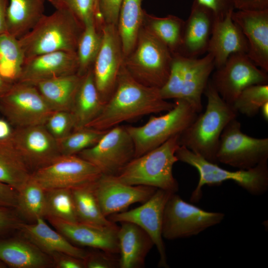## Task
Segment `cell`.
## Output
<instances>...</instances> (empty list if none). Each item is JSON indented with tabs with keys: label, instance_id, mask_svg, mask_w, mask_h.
<instances>
[{
	"label": "cell",
	"instance_id": "5bb4252c",
	"mask_svg": "<svg viewBox=\"0 0 268 268\" xmlns=\"http://www.w3.org/2000/svg\"><path fill=\"white\" fill-rule=\"evenodd\" d=\"M101 37V46L92 68L96 88L105 104L115 90L124 58L117 25L104 23Z\"/></svg>",
	"mask_w": 268,
	"mask_h": 268
},
{
	"label": "cell",
	"instance_id": "b9f144b4",
	"mask_svg": "<svg viewBox=\"0 0 268 268\" xmlns=\"http://www.w3.org/2000/svg\"><path fill=\"white\" fill-rule=\"evenodd\" d=\"M44 125L57 140L67 136L74 129L73 116L70 112L66 111H53Z\"/></svg>",
	"mask_w": 268,
	"mask_h": 268
},
{
	"label": "cell",
	"instance_id": "52a82bcc",
	"mask_svg": "<svg viewBox=\"0 0 268 268\" xmlns=\"http://www.w3.org/2000/svg\"><path fill=\"white\" fill-rule=\"evenodd\" d=\"M197 116L198 113L186 100L177 99L175 100L173 108L165 114L151 116L142 126H126L134 145V158L180 134Z\"/></svg>",
	"mask_w": 268,
	"mask_h": 268
},
{
	"label": "cell",
	"instance_id": "ee69618b",
	"mask_svg": "<svg viewBox=\"0 0 268 268\" xmlns=\"http://www.w3.org/2000/svg\"><path fill=\"white\" fill-rule=\"evenodd\" d=\"M112 254L102 252L89 254L84 260L86 268H114L119 266V260L116 261Z\"/></svg>",
	"mask_w": 268,
	"mask_h": 268
},
{
	"label": "cell",
	"instance_id": "8992f818",
	"mask_svg": "<svg viewBox=\"0 0 268 268\" xmlns=\"http://www.w3.org/2000/svg\"><path fill=\"white\" fill-rule=\"evenodd\" d=\"M173 54L146 27H141L135 46L123 65L140 83L160 88L167 81Z\"/></svg>",
	"mask_w": 268,
	"mask_h": 268
},
{
	"label": "cell",
	"instance_id": "1f68e13d",
	"mask_svg": "<svg viewBox=\"0 0 268 268\" xmlns=\"http://www.w3.org/2000/svg\"><path fill=\"white\" fill-rule=\"evenodd\" d=\"M95 182L71 189L78 221L95 225H113L115 223L102 212L95 192Z\"/></svg>",
	"mask_w": 268,
	"mask_h": 268
},
{
	"label": "cell",
	"instance_id": "7bdbcfd3",
	"mask_svg": "<svg viewBox=\"0 0 268 268\" xmlns=\"http://www.w3.org/2000/svg\"><path fill=\"white\" fill-rule=\"evenodd\" d=\"M123 0H99V8L103 23L117 26Z\"/></svg>",
	"mask_w": 268,
	"mask_h": 268
},
{
	"label": "cell",
	"instance_id": "7c38bea8",
	"mask_svg": "<svg viewBox=\"0 0 268 268\" xmlns=\"http://www.w3.org/2000/svg\"><path fill=\"white\" fill-rule=\"evenodd\" d=\"M100 170L77 155H61L50 164L33 171L30 178L45 190L72 189L96 182Z\"/></svg>",
	"mask_w": 268,
	"mask_h": 268
},
{
	"label": "cell",
	"instance_id": "74e56055",
	"mask_svg": "<svg viewBox=\"0 0 268 268\" xmlns=\"http://www.w3.org/2000/svg\"><path fill=\"white\" fill-rule=\"evenodd\" d=\"M107 131L87 127L73 130L57 140L61 154L77 155L95 144Z\"/></svg>",
	"mask_w": 268,
	"mask_h": 268
},
{
	"label": "cell",
	"instance_id": "11a10c76",
	"mask_svg": "<svg viewBox=\"0 0 268 268\" xmlns=\"http://www.w3.org/2000/svg\"><path fill=\"white\" fill-rule=\"evenodd\" d=\"M260 111L265 121L268 120V101L263 104L260 108Z\"/></svg>",
	"mask_w": 268,
	"mask_h": 268
},
{
	"label": "cell",
	"instance_id": "9a60e30c",
	"mask_svg": "<svg viewBox=\"0 0 268 268\" xmlns=\"http://www.w3.org/2000/svg\"><path fill=\"white\" fill-rule=\"evenodd\" d=\"M173 193H174L158 189L139 207L108 216V219L113 222H131L143 230L158 252L160 258L158 266L166 268H169V266L162 234L163 217L166 202Z\"/></svg>",
	"mask_w": 268,
	"mask_h": 268
},
{
	"label": "cell",
	"instance_id": "30bf717a",
	"mask_svg": "<svg viewBox=\"0 0 268 268\" xmlns=\"http://www.w3.org/2000/svg\"><path fill=\"white\" fill-rule=\"evenodd\" d=\"M53 111L30 83L16 82L0 98V112L13 128L44 125Z\"/></svg>",
	"mask_w": 268,
	"mask_h": 268
},
{
	"label": "cell",
	"instance_id": "e0dca14e",
	"mask_svg": "<svg viewBox=\"0 0 268 268\" xmlns=\"http://www.w3.org/2000/svg\"><path fill=\"white\" fill-rule=\"evenodd\" d=\"M157 189L146 186L128 185L119 181L116 176L102 174L94 184L98 202L106 217L124 211L133 203L144 202Z\"/></svg>",
	"mask_w": 268,
	"mask_h": 268
},
{
	"label": "cell",
	"instance_id": "7402d4cb",
	"mask_svg": "<svg viewBox=\"0 0 268 268\" xmlns=\"http://www.w3.org/2000/svg\"><path fill=\"white\" fill-rule=\"evenodd\" d=\"M233 11L222 18L215 19L207 53L213 56L216 68L222 66L231 55L248 52L247 40L232 18Z\"/></svg>",
	"mask_w": 268,
	"mask_h": 268
},
{
	"label": "cell",
	"instance_id": "277c9868",
	"mask_svg": "<svg viewBox=\"0 0 268 268\" xmlns=\"http://www.w3.org/2000/svg\"><path fill=\"white\" fill-rule=\"evenodd\" d=\"M179 134L160 146L134 158L116 176L130 185H142L176 193L179 189L173 174V167L178 159L176 152L180 146Z\"/></svg>",
	"mask_w": 268,
	"mask_h": 268
},
{
	"label": "cell",
	"instance_id": "3957f363",
	"mask_svg": "<svg viewBox=\"0 0 268 268\" xmlns=\"http://www.w3.org/2000/svg\"><path fill=\"white\" fill-rule=\"evenodd\" d=\"M83 26L70 11L56 9L44 14L26 34L18 39L25 60L57 51H76Z\"/></svg>",
	"mask_w": 268,
	"mask_h": 268
},
{
	"label": "cell",
	"instance_id": "f35d334b",
	"mask_svg": "<svg viewBox=\"0 0 268 268\" xmlns=\"http://www.w3.org/2000/svg\"><path fill=\"white\" fill-rule=\"evenodd\" d=\"M268 101V84H255L244 89L232 107L235 111L249 117L256 116L262 105Z\"/></svg>",
	"mask_w": 268,
	"mask_h": 268
},
{
	"label": "cell",
	"instance_id": "9c48e42d",
	"mask_svg": "<svg viewBox=\"0 0 268 268\" xmlns=\"http://www.w3.org/2000/svg\"><path fill=\"white\" fill-rule=\"evenodd\" d=\"M224 214L209 212L184 201L172 194L165 206L162 223L163 238L168 240L198 235L209 227L220 223Z\"/></svg>",
	"mask_w": 268,
	"mask_h": 268
},
{
	"label": "cell",
	"instance_id": "d6986e66",
	"mask_svg": "<svg viewBox=\"0 0 268 268\" xmlns=\"http://www.w3.org/2000/svg\"><path fill=\"white\" fill-rule=\"evenodd\" d=\"M233 20L240 27L249 46L247 55L260 68L268 72V9L233 11Z\"/></svg>",
	"mask_w": 268,
	"mask_h": 268
},
{
	"label": "cell",
	"instance_id": "816d5d0a",
	"mask_svg": "<svg viewBox=\"0 0 268 268\" xmlns=\"http://www.w3.org/2000/svg\"><path fill=\"white\" fill-rule=\"evenodd\" d=\"M13 130V128L7 120L0 119V140L9 138Z\"/></svg>",
	"mask_w": 268,
	"mask_h": 268
},
{
	"label": "cell",
	"instance_id": "7a4b0ae2",
	"mask_svg": "<svg viewBox=\"0 0 268 268\" xmlns=\"http://www.w3.org/2000/svg\"><path fill=\"white\" fill-rule=\"evenodd\" d=\"M203 93L207 99L206 109L180 134L179 142L207 161L217 164L221 134L227 124L236 118L237 113L221 98L209 80Z\"/></svg>",
	"mask_w": 268,
	"mask_h": 268
},
{
	"label": "cell",
	"instance_id": "2e32d148",
	"mask_svg": "<svg viewBox=\"0 0 268 268\" xmlns=\"http://www.w3.org/2000/svg\"><path fill=\"white\" fill-rule=\"evenodd\" d=\"M9 138L32 172L61 155L57 140L44 125L13 128Z\"/></svg>",
	"mask_w": 268,
	"mask_h": 268
},
{
	"label": "cell",
	"instance_id": "484cf974",
	"mask_svg": "<svg viewBox=\"0 0 268 268\" xmlns=\"http://www.w3.org/2000/svg\"><path fill=\"white\" fill-rule=\"evenodd\" d=\"M213 56L207 53L201 58L185 57L180 97L186 100L198 114L202 109L201 96L214 68Z\"/></svg>",
	"mask_w": 268,
	"mask_h": 268
},
{
	"label": "cell",
	"instance_id": "5b68a950",
	"mask_svg": "<svg viewBox=\"0 0 268 268\" xmlns=\"http://www.w3.org/2000/svg\"><path fill=\"white\" fill-rule=\"evenodd\" d=\"M176 155L178 161L194 167L199 173L198 185L190 198L192 202L200 200L204 185H219L226 181H234L253 195H263L268 189V162L248 170L231 171L220 167L217 164L207 161L182 145L176 150Z\"/></svg>",
	"mask_w": 268,
	"mask_h": 268
},
{
	"label": "cell",
	"instance_id": "d4e9b609",
	"mask_svg": "<svg viewBox=\"0 0 268 268\" xmlns=\"http://www.w3.org/2000/svg\"><path fill=\"white\" fill-rule=\"evenodd\" d=\"M121 223L118 231L119 266L121 268H141L154 244L148 234L137 225L128 222Z\"/></svg>",
	"mask_w": 268,
	"mask_h": 268
},
{
	"label": "cell",
	"instance_id": "44dd1931",
	"mask_svg": "<svg viewBox=\"0 0 268 268\" xmlns=\"http://www.w3.org/2000/svg\"><path fill=\"white\" fill-rule=\"evenodd\" d=\"M214 22L213 12L194 0L190 15L184 22L182 43L177 54L197 58L207 53Z\"/></svg>",
	"mask_w": 268,
	"mask_h": 268
},
{
	"label": "cell",
	"instance_id": "4dcf8cb0",
	"mask_svg": "<svg viewBox=\"0 0 268 268\" xmlns=\"http://www.w3.org/2000/svg\"><path fill=\"white\" fill-rule=\"evenodd\" d=\"M142 0H123L120 10L117 29L124 59L134 50L144 17Z\"/></svg>",
	"mask_w": 268,
	"mask_h": 268
},
{
	"label": "cell",
	"instance_id": "8d00e7d4",
	"mask_svg": "<svg viewBox=\"0 0 268 268\" xmlns=\"http://www.w3.org/2000/svg\"><path fill=\"white\" fill-rule=\"evenodd\" d=\"M46 215L66 221L78 222L72 191L67 188L45 190Z\"/></svg>",
	"mask_w": 268,
	"mask_h": 268
},
{
	"label": "cell",
	"instance_id": "f5cc1de1",
	"mask_svg": "<svg viewBox=\"0 0 268 268\" xmlns=\"http://www.w3.org/2000/svg\"><path fill=\"white\" fill-rule=\"evenodd\" d=\"M12 84L5 80L0 75V98L9 90Z\"/></svg>",
	"mask_w": 268,
	"mask_h": 268
},
{
	"label": "cell",
	"instance_id": "ab89813d",
	"mask_svg": "<svg viewBox=\"0 0 268 268\" xmlns=\"http://www.w3.org/2000/svg\"><path fill=\"white\" fill-rule=\"evenodd\" d=\"M185 57L173 54L168 78L159 89L162 98L165 100L177 99L180 97L185 69Z\"/></svg>",
	"mask_w": 268,
	"mask_h": 268
},
{
	"label": "cell",
	"instance_id": "c3c4849f",
	"mask_svg": "<svg viewBox=\"0 0 268 268\" xmlns=\"http://www.w3.org/2000/svg\"><path fill=\"white\" fill-rule=\"evenodd\" d=\"M18 191L11 186L0 181V208L15 209L17 204Z\"/></svg>",
	"mask_w": 268,
	"mask_h": 268
},
{
	"label": "cell",
	"instance_id": "6da1fadb",
	"mask_svg": "<svg viewBox=\"0 0 268 268\" xmlns=\"http://www.w3.org/2000/svg\"><path fill=\"white\" fill-rule=\"evenodd\" d=\"M174 106V103L162 98L159 88L140 83L123 64L113 94L99 115L86 127L108 130L124 122L167 112Z\"/></svg>",
	"mask_w": 268,
	"mask_h": 268
},
{
	"label": "cell",
	"instance_id": "bcb514c9",
	"mask_svg": "<svg viewBox=\"0 0 268 268\" xmlns=\"http://www.w3.org/2000/svg\"><path fill=\"white\" fill-rule=\"evenodd\" d=\"M21 222L14 209L0 208V236L15 229L18 230Z\"/></svg>",
	"mask_w": 268,
	"mask_h": 268
},
{
	"label": "cell",
	"instance_id": "60d3db41",
	"mask_svg": "<svg viewBox=\"0 0 268 268\" xmlns=\"http://www.w3.org/2000/svg\"><path fill=\"white\" fill-rule=\"evenodd\" d=\"M56 9H65L72 13L84 26L95 22L96 10L94 0H50Z\"/></svg>",
	"mask_w": 268,
	"mask_h": 268
},
{
	"label": "cell",
	"instance_id": "7dc6e473",
	"mask_svg": "<svg viewBox=\"0 0 268 268\" xmlns=\"http://www.w3.org/2000/svg\"><path fill=\"white\" fill-rule=\"evenodd\" d=\"M53 266L57 268H84V261L73 256L62 253L51 255Z\"/></svg>",
	"mask_w": 268,
	"mask_h": 268
},
{
	"label": "cell",
	"instance_id": "ffe728a7",
	"mask_svg": "<svg viewBox=\"0 0 268 268\" xmlns=\"http://www.w3.org/2000/svg\"><path fill=\"white\" fill-rule=\"evenodd\" d=\"M77 69L76 52L46 53L25 60L18 82L34 85L44 80L77 73Z\"/></svg>",
	"mask_w": 268,
	"mask_h": 268
},
{
	"label": "cell",
	"instance_id": "f1b7e54d",
	"mask_svg": "<svg viewBox=\"0 0 268 268\" xmlns=\"http://www.w3.org/2000/svg\"><path fill=\"white\" fill-rule=\"evenodd\" d=\"M46 0H8L7 33L19 39L36 24L44 14Z\"/></svg>",
	"mask_w": 268,
	"mask_h": 268
},
{
	"label": "cell",
	"instance_id": "8fae6325",
	"mask_svg": "<svg viewBox=\"0 0 268 268\" xmlns=\"http://www.w3.org/2000/svg\"><path fill=\"white\" fill-rule=\"evenodd\" d=\"M77 155L96 167L102 175L116 176L134 157V147L126 126L118 125Z\"/></svg>",
	"mask_w": 268,
	"mask_h": 268
},
{
	"label": "cell",
	"instance_id": "4fadbf2b",
	"mask_svg": "<svg viewBox=\"0 0 268 268\" xmlns=\"http://www.w3.org/2000/svg\"><path fill=\"white\" fill-rule=\"evenodd\" d=\"M210 81L221 98L232 105L246 88L268 84V75L247 54L236 53L231 55L222 66L216 68Z\"/></svg>",
	"mask_w": 268,
	"mask_h": 268
},
{
	"label": "cell",
	"instance_id": "9f6ffc18",
	"mask_svg": "<svg viewBox=\"0 0 268 268\" xmlns=\"http://www.w3.org/2000/svg\"><path fill=\"white\" fill-rule=\"evenodd\" d=\"M7 266L1 260H0V268H7Z\"/></svg>",
	"mask_w": 268,
	"mask_h": 268
},
{
	"label": "cell",
	"instance_id": "f907efd6",
	"mask_svg": "<svg viewBox=\"0 0 268 268\" xmlns=\"http://www.w3.org/2000/svg\"><path fill=\"white\" fill-rule=\"evenodd\" d=\"M8 0H0V35L7 33L6 15Z\"/></svg>",
	"mask_w": 268,
	"mask_h": 268
},
{
	"label": "cell",
	"instance_id": "83f0119b",
	"mask_svg": "<svg viewBox=\"0 0 268 268\" xmlns=\"http://www.w3.org/2000/svg\"><path fill=\"white\" fill-rule=\"evenodd\" d=\"M81 79L74 73L44 80L34 85L53 111L70 112Z\"/></svg>",
	"mask_w": 268,
	"mask_h": 268
},
{
	"label": "cell",
	"instance_id": "836d02e7",
	"mask_svg": "<svg viewBox=\"0 0 268 268\" xmlns=\"http://www.w3.org/2000/svg\"><path fill=\"white\" fill-rule=\"evenodd\" d=\"M18 215L34 222L46 215L45 190L31 178L18 191L15 209Z\"/></svg>",
	"mask_w": 268,
	"mask_h": 268
},
{
	"label": "cell",
	"instance_id": "f6af8a7d",
	"mask_svg": "<svg viewBox=\"0 0 268 268\" xmlns=\"http://www.w3.org/2000/svg\"><path fill=\"white\" fill-rule=\"evenodd\" d=\"M199 3L209 9L215 19H221L235 9L234 0H196Z\"/></svg>",
	"mask_w": 268,
	"mask_h": 268
},
{
	"label": "cell",
	"instance_id": "603a6c76",
	"mask_svg": "<svg viewBox=\"0 0 268 268\" xmlns=\"http://www.w3.org/2000/svg\"><path fill=\"white\" fill-rule=\"evenodd\" d=\"M18 230L23 237L49 256L54 253H62L84 260L88 255L86 251L75 246L63 235L50 227L45 218L38 219L31 223H21Z\"/></svg>",
	"mask_w": 268,
	"mask_h": 268
},
{
	"label": "cell",
	"instance_id": "db71d44e",
	"mask_svg": "<svg viewBox=\"0 0 268 268\" xmlns=\"http://www.w3.org/2000/svg\"><path fill=\"white\" fill-rule=\"evenodd\" d=\"M96 10V23L99 26L103 23L99 8V0H94Z\"/></svg>",
	"mask_w": 268,
	"mask_h": 268
},
{
	"label": "cell",
	"instance_id": "ac0fdd59",
	"mask_svg": "<svg viewBox=\"0 0 268 268\" xmlns=\"http://www.w3.org/2000/svg\"><path fill=\"white\" fill-rule=\"evenodd\" d=\"M46 220L72 244L98 249L112 255L119 253V227L115 223L101 226L68 222L54 217H48Z\"/></svg>",
	"mask_w": 268,
	"mask_h": 268
},
{
	"label": "cell",
	"instance_id": "d6a6232c",
	"mask_svg": "<svg viewBox=\"0 0 268 268\" xmlns=\"http://www.w3.org/2000/svg\"><path fill=\"white\" fill-rule=\"evenodd\" d=\"M25 60L18 39L7 33L0 35V75L5 80L19 81Z\"/></svg>",
	"mask_w": 268,
	"mask_h": 268
},
{
	"label": "cell",
	"instance_id": "e575fe53",
	"mask_svg": "<svg viewBox=\"0 0 268 268\" xmlns=\"http://www.w3.org/2000/svg\"><path fill=\"white\" fill-rule=\"evenodd\" d=\"M146 27L172 54L178 53L182 40L185 21L178 17L169 15L157 17L147 14Z\"/></svg>",
	"mask_w": 268,
	"mask_h": 268
},
{
	"label": "cell",
	"instance_id": "f546056e",
	"mask_svg": "<svg viewBox=\"0 0 268 268\" xmlns=\"http://www.w3.org/2000/svg\"><path fill=\"white\" fill-rule=\"evenodd\" d=\"M31 173L10 138L0 140V181L19 191Z\"/></svg>",
	"mask_w": 268,
	"mask_h": 268
},
{
	"label": "cell",
	"instance_id": "681fc988",
	"mask_svg": "<svg viewBox=\"0 0 268 268\" xmlns=\"http://www.w3.org/2000/svg\"><path fill=\"white\" fill-rule=\"evenodd\" d=\"M235 9L261 10L268 9V0H234Z\"/></svg>",
	"mask_w": 268,
	"mask_h": 268
},
{
	"label": "cell",
	"instance_id": "ba28073f",
	"mask_svg": "<svg viewBox=\"0 0 268 268\" xmlns=\"http://www.w3.org/2000/svg\"><path fill=\"white\" fill-rule=\"evenodd\" d=\"M236 118L223 130L216 154L218 163L240 170H248L268 162V138H256L241 131Z\"/></svg>",
	"mask_w": 268,
	"mask_h": 268
},
{
	"label": "cell",
	"instance_id": "4316f807",
	"mask_svg": "<svg viewBox=\"0 0 268 268\" xmlns=\"http://www.w3.org/2000/svg\"><path fill=\"white\" fill-rule=\"evenodd\" d=\"M104 103L96 88L92 67L82 76L71 108L74 130L85 127L101 113Z\"/></svg>",
	"mask_w": 268,
	"mask_h": 268
},
{
	"label": "cell",
	"instance_id": "6f0895ef",
	"mask_svg": "<svg viewBox=\"0 0 268 268\" xmlns=\"http://www.w3.org/2000/svg\"><path fill=\"white\" fill-rule=\"evenodd\" d=\"M47 0L49 1L50 0Z\"/></svg>",
	"mask_w": 268,
	"mask_h": 268
},
{
	"label": "cell",
	"instance_id": "d590c367",
	"mask_svg": "<svg viewBox=\"0 0 268 268\" xmlns=\"http://www.w3.org/2000/svg\"><path fill=\"white\" fill-rule=\"evenodd\" d=\"M95 22L85 25L79 38L76 55L78 60L77 74L82 76L91 68L101 44V33L98 31Z\"/></svg>",
	"mask_w": 268,
	"mask_h": 268
},
{
	"label": "cell",
	"instance_id": "cb8c5ba5",
	"mask_svg": "<svg viewBox=\"0 0 268 268\" xmlns=\"http://www.w3.org/2000/svg\"><path fill=\"white\" fill-rule=\"evenodd\" d=\"M0 260L12 268H46L53 266L48 255L22 237L0 236Z\"/></svg>",
	"mask_w": 268,
	"mask_h": 268
}]
</instances>
